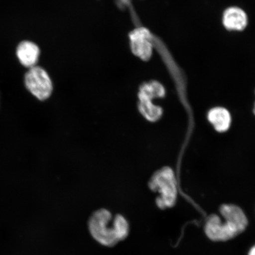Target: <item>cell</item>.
<instances>
[{
    "label": "cell",
    "mask_w": 255,
    "mask_h": 255,
    "mask_svg": "<svg viewBox=\"0 0 255 255\" xmlns=\"http://www.w3.org/2000/svg\"><path fill=\"white\" fill-rule=\"evenodd\" d=\"M221 217L210 215L204 231L206 237L213 242H226L238 237L246 230L248 219L244 210L234 204H223L219 208Z\"/></svg>",
    "instance_id": "6da1fadb"
},
{
    "label": "cell",
    "mask_w": 255,
    "mask_h": 255,
    "mask_svg": "<svg viewBox=\"0 0 255 255\" xmlns=\"http://www.w3.org/2000/svg\"><path fill=\"white\" fill-rule=\"evenodd\" d=\"M89 232L96 241L107 247H113L125 240L129 235V223L123 215L114 217L105 209L97 210L88 221Z\"/></svg>",
    "instance_id": "7a4b0ae2"
},
{
    "label": "cell",
    "mask_w": 255,
    "mask_h": 255,
    "mask_svg": "<svg viewBox=\"0 0 255 255\" xmlns=\"http://www.w3.org/2000/svg\"><path fill=\"white\" fill-rule=\"evenodd\" d=\"M149 189L158 192L156 205L159 209L165 210L173 207L176 204L178 190L176 180L173 170L163 167L152 175L148 182Z\"/></svg>",
    "instance_id": "3957f363"
},
{
    "label": "cell",
    "mask_w": 255,
    "mask_h": 255,
    "mask_svg": "<svg viewBox=\"0 0 255 255\" xmlns=\"http://www.w3.org/2000/svg\"><path fill=\"white\" fill-rule=\"evenodd\" d=\"M165 89L160 83L152 81L144 83L139 87L138 108L142 116L150 122H155L162 115L161 107L152 103L154 98H163Z\"/></svg>",
    "instance_id": "277c9868"
},
{
    "label": "cell",
    "mask_w": 255,
    "mask_h": 255,
    "mask_svg": "<svg viewBox=\"0 0 255 255\" xmlns=\"http://www.w3.org/2000/svg\"><path fill=\"white\" fill-rule=\"evenodd\" d=\"M25 87L38 100L44 101L53 91L52 81L47 72L40 66L29 68L24 76Z\"/></svg>",
    "instance_id": "5b68a950"
},
{
    "label": "cell",
    "mask_w": 255,
    "mask_h": 255,
    "mask_svg": "<svg viewBox=\"0 0 255 255\" xmlns=\"http://www.w3.org/2000/svg\"><path fill=\"white\" fill-rule=\"evenodd\" d=\"M132 52L140 59L147 61L152 53L151 34L147 28H136L129 34Z\"/></svg>",
    "instance_id": "8992f818"
},
{
    "label": "cell",
    "mask_w": 255,
    "mask_h": 255,
    "mask_svg": "<svg viewBox=\"0 0 255 255\" xmlns=\"http://www.w3.org/2000/svg\"><path fill=\"white\" fill-rule=\"evenodd\" d=\"M40 53L39 46L30 40L21 41L15 50L16 56L19 62L28 69L36 66Z\"/></svg>",
    "instance_id": "52a82bcc"
},
{
    "label": "cell",
    "mask_w": 255,
    "mask_h": 255,
    "mask_svg": "<svg viewBox=\"0 0 255 255\" xmlns=\"http://www.w3.org/2000/svg\"><path fill=\"white\" fill-rule=\"evenodd\" d=\"M223 23L229 30L241 31L248 23L247 15L240 8L232 7L226 9L223 15Z\"/></svg>",
    "instance_id": "ba28073f"
},
{
    "label": "cell",
    "mask_w": 255,
    "mask_h": 255,
    "mask_svg": "<svg viewBox=\"0 0 255 255\" xmlns=\"http://www.w3.org/2000/svg\"><path fill=\"white\" fill-rule=\"evenodd\" d=\"M208 120L217 131L219 132H226L231 126V114L224 108H213L209 112Z\"/></svg>",
    "instance_id": "9c48e42d"
},
{
    "label": "cell",
    "mask_w": 255,
    "mask_h": 255,
    "mask_svg": "<svg viewBox=\"0 0 255 255\" xmlns=\"http://www.w3.org/2000/svg\"><path fill=\"white\" fill-rule=\"evenodd\" d=\"M248 255H255V245L251 248L248 252Z\"/></svg>",
    "instance_id": "30bf717a"
},
{
    "label": "cell",
    "mask_w": 255,
    "mask_h": 255,
    "mask_svg": "<svg viewBox=\"0 0 255 255\" xmlns=\"http://www.w3.org/2000/svg\"><path fill=\"white\" fill-rule=\"evenodd\" d=\"M254 114L255 115V108H254Z\"/></svg>",
    "instance_id": "8fae6325"
}]
</instances>
